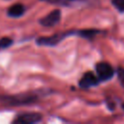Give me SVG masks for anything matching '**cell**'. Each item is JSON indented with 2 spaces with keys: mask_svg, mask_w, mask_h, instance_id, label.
Instances as JSON below:
<instances>
[{
  "mask_svg": "<svg viewBox=\"0 0 124 124\" xmlns=\"http://www.w3.org/2000/svg\"><path fill=\"white\" fill-rule=\"evenodd\" d=\"M96 69V75L100 81H106L112 78L114 75V69L113 67L108 63V62H99L95 66Z\"/></svg>",
  "mask_w": 124,
  "mask_h": 124,
  "instance_id": "3",
  "label": "cell"
},
{
  "mask_svg": "<svg viewBox=\"0 0 124 124\" xmlns=\"http://www.w3.org/2000/svg\"><path fill=\"white\" fill-rule=\"evenodd\" d=\"M99 82H100V79L98 78L97 75H95L93 72H86L80 78L78 81V85L81 88H89V87L98 85Z\"/></svg>",
  "mask_w": 124,
  "mask_h": 124,
  "instance_id": "6",
  "label": "cell"
},
{
  "mask_svg": "<svg viewBox=\"0 0 124 124\" xmlns=\"http://www.w3.org/2000/svg\"><path fill=\"white\" fill-rule=\"evenodd\" d=\"M43 95L44 94L39 92H25L15 95H0V103L12 107L26 106L37 103Z\"/></svg>",
  "mask_w": 124,
  "mask_h": 124,
  "instance_id": "1",
  "label": "cell"
},
{
  "mask_svg": "<svg viewBox=\"0 0 124 124\" xmlns=\"http://www.w3.org/2000/svg\"><path fill=\"white\" fill-rule=\"evenodd\" d=\"M75 31L70 32H63V33H57L53 34L51 36H46V37H40L37 39V45L44 46H54L58 45L60 42H62L66 37L74 35Z\"/></svg>",
  "mask_w": 124,
  "mask_h": 124,
  "instance_id": "2",
  "label": "cell"
},
{
  "mask_svg": "<svg viewBox=\"0 0 124 124\" xmlns=\"http://www.w3.org/2000/svg\"><path fill=\"white\" fill-rule=\"evenodd\" d=\"M122 108H123V109H124V103H123V104H122Z\"/></svg>",
  "mask_w": 124,
  "mask_h": 124,
  "instance_id": "12",
  "label": "cell"
},
{
  "mask_svg": "<svg viewBox=\"0 0 124 124\" xmlns=\"http://www.w3.org/2000/svg\"><path fill=\"white\" fill-rule=\"evenodd\" d=\"M47 3H51V4H56V5H69L71 2L77 1V0H42Z\"/></svg>",
  "mask_w": 124,
  "mask_h": 124,
  "instance_id": "11",
  "label": "cell"
},
{
  "mask_svg": "<svg viewBox=\"0 0 124 124\" xmlns=\"http://www.w3.org/2000/svg\"><path fill=\"white\" fill-rule=\"evenodd\" d=\"M25 11H26V8L23 4L16 3L8 9L7 14L9 16H12V17H19L25 13Z\"/></svg>",
  "mask_w": 124,
  "mask_h": 124,
  "instance_id": "7",
  "label": "cell"
},
{
  "mask_svg": "<svg viewBox=\"0 0 124 124\" xmlns=\"http://www.w3.org/2000/svg\"><path fill=\"white\" fill-rule=\"evenodd\" d=\"M13 40L8 37H4L0 39V48H7L13 44Z\"/></svg>",
  "mask_w": 124,
  "mask_h": 124,
  "instance_id": "10",
  "label": "cell"
},
{
  "mask_svg": "<svg viewBox=\"0 0 124 124\" xmlns=\"http://www.w3.org/2000/svg\"><path fill=\"white\" fill-rule=\"evenodd\" d=\"M98 33H100V31L97 29H82V30L75 31L76 35L82 37V38H85V39H88V40L93 39Z\"/></svg>",
  "mask_w": 124,
  "mask_h": 124,
  "instance_id": "8",
  "label": "cell"
},
{
  "mask_svg": "<svg viewBox=\"0 0 124 124\" xmlns=\"http://www.w3.org/2000/svg\"><path fill=\"white\" fill-rule=\"evenodd\" d=\"M61 19V11L59 9H55L53 11H51L50 13H48L46 16L42 17L39 22L46 27H52L55 26L56 24L59 23Z\"/></svg>",
  "mask_w": 124,
  "mask_h": 124,
  "instance_id": "5",
  "label": "cell"
},
{
  "mask_svg": "<svg viewBox=\"0 0 124 124\" xmlns=\"http://www.w3.org/2000/svg\"><path fill=\"white\" fill-rule=\"evenodd\" d=\"M42 118H43L42 114L38 112H22L16 116V118L13 120V123L31 124V123L40 122Z\"/></svg>",
  "mask_w": 124,
  "mask_h": 124,
  "instance_id": "4",
  "label": "cell"
},
{
  "mask_svg": "<svg viewBox=\"0 0 124 124\" xmlns=\"http://www.w3.org/2000/svg\"><path fill=\"white\" fill-rule=\"evenodd\" d=\"M111 4L118 12L124 13V0H111Z\"/></svg>",
  "mask_w": 124,
  "mask_h": 124,
  "instance_id": "9",
  "label": "cell"
}]
</instances>
